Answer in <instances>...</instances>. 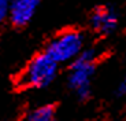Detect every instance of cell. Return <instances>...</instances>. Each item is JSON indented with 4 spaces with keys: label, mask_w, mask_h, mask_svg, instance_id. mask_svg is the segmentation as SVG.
<instances>
[{
    "label": "cell",
    "mask_w": 126,
    "mask_h": 121,
    "mask_svg": "<svg viewBox=\"0 0 126 121\" xmlns=\"http://www.w3.org/2000/svg\"><path fill=\"white\" fill-rule=\"evenodd\" d=\"M99 57L94 48L82 50L70 62L67 85L79 102H86L92 94V79L97 67Z\"/></svg>",
    "instance_id": "1"
},
{
    "label": "cell",
    "mask_w": 126,
    "mask_h": 121,
    "mask_svg": "<svg viewBox=\"0 0 126 121\" xmlns=\"http://www.w3.org/2000/svg\"><path fill=\"white\" fill-rule=\"evenodd\" d=\"M59 65L47 51H40L32 57L25 69L21 72L16 87L22 89H43L52 84L58 76Z\"/></svg>",
    "instance_id": "2"
},
{
    "label": "cell",
    "mask_w": 126,
    "mask_h": 121,
    "mask_svg": "<svg viewBox=\"0 0 126 121\" xmlns=\"http://www.w3.org/2000/svg\"><path fill=\"white\" fill-rule=\"evenodd\" d=\"M85 36L76 28L64 29L54 39H51L45 45L44 51H47L58 63L71 62L79 52L84 50Z\"/></svg>",
    "instance_id": "3"
},
{
    "label": "cell",
    "mask_w": 126,
    "mask_h": 121,
    "mask_svg": "<svg viewBox=\"0 0 126 121\" xmlns=\"http://www.w3.org/2000/svg\"><path fill=\"white\" fill-rule=\"evenodd\" d=\"M118 13L110 4L96 6L89 14V25L96 35L107 37L112 35L118 28Z\"/></svg>",
    "instance_id": "4"
},
{
    "label": "cell",
    "mask_w": 126,
    "mask_h": 121,
    "mask_svg": "<svg viewBox=\"0 0 126 121\" xmlns=\"http://www.w3.org/2000/svg\"><path fill=\"white\" fill-rule=\"evenodd\" d=\"M40 3L41 0H13L8 17L10 22L18 29L28 26L34 18Z\"/></svg>",
    "instance_id": "5"
},
{
    "label": "cell",
    "mask_w": 126,
    "mask_h": 121,
    "mask_svg": "<svg viewBox=\"0 0 126 121\" xmlns=\"http://www.w3.org/2000/svg\"><path fill=\"white\" fill-rule=\"evenodd\" d=\"M56 105L47 103L36 109H32L25 117L29 121H52L55 120V116H56Z\"/></svg>",
    "instance_id": "6"
},
{
    "label": "cell",
    "mask_w": 126,
    "mask_h": 121,
    "mask_svg": "<svg viewBox=\"0 0 126 121\" xmlns=\"http://www.w3.org/2000/svg\"><path fill=\"white\" fill-rule=\"evenodd\" d=\"M11 1L13 0H0V25L6 22V19H8Z\"/></svg>",
    "instance_id": "7"
},
{
    "label": "cell",
    "mask_w": 126,
    "mask_h": 121,
    "mask_svg": "<svg viewBox=\"0 0 126 121\" xmlns=\"http://www.w3.org/2000/svg\"><path fill=\"white\" fill-rule=\"evenodd\" d=\"M115 95H117L118 98L126 96V72H125V74H123L122 80L119 81V84H118L117 89H115Z\"/></svg>",
    "instance_id": "8"
}]
</instances>
